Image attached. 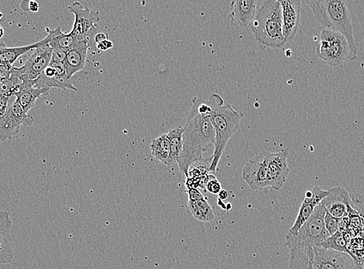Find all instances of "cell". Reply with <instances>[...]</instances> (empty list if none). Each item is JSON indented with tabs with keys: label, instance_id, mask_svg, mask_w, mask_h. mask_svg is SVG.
<instances>
[{
	"label": "cell",
	"instance_id": "6da1fadb",
	"mask_svg": "<svg viewBox=\"0 0 364 269\" xmlns=\"http://www.w3.org/2000/svg\"><path fill=\"white\" fill-rule=\"evenodd\" d=\"M182 135V150L178 161L180 172L186 176L190 167L204 159L203 153L215 146L216 134L206 112L205 100L194 99Z\"/></svg>",
	"mask_w": 364,
	"mask_h": 269
},
{
	"label": "cell",
	"instance_id": "7a4b0ae2",
	"mask_svg": "<svg viewBox=\"0 0 364 269\" xmlns=\"http://www.w3.org/2000/svg\"><path fill=\"white\" fill-rule=\"evenodd\" d=\"M205 104L207 106L206 115L209 116L216 134L215 151L209 168L211 174L214 175L227 143L238 132L244 115L234 110L231 105L225 104L217 93H212L209 100H205Z\"/></svg>",
	"mask_w": 364,
	"mask_h": 269
},
{
	"label": "cell",
	"instance_id": "3957f363",
	"mask_svg": "<svg viewBox=\"0 0 364 269\" xmlns=\"http://www.w3.org/2000/svg\"><path fill=\"white\" fill-rule=\"evenodd\" d=\"M249 26L260 44L272 49H282L287 44L283 35L282 10L279 0H266Z\"/></svg>",
	"mask_w": 364,
	"mask_h": 269
},
{
	"label": "cell",
	"instance_id": "277c9868",
	"mask_svg": "<svg viewBox=\"0 0 364 269\" xmlns=\"http://www.w3.org/2000/svg\"><path fill=\"white\" fill-rule=\"evenodd\" d=\"M326 210L323 204L315 207L310 218L301 227L298 235L294 236L288 232L285 237V244L288 248L295 245H302L312 248H319L330 235L326 230L324 218Z\"/></svg>",
	"mask_w": 364,
	"mask_h": 269
},
{
	"label": "cell",
	"instance_id": "5b68a950",
	"mask_svg": "<svg viewBox=\"0 0 364 269\" xmlns=\"http://www.w3.org/2000/svg\"><path fill=\"white\" fill-rule=\"evenodd\" d=\"M323 2L327 19L330 23L331 31L342 34L347 40L349 46L348 59L351 62L355 61L358 50L347 2L342 0H326Z\"/></svg>",
	"mask_w": 364,
	"mask_h": 269
},
{
	"label": "cell",
	"instance_id": "8992f818",
	"mask_svg": "<svg viewBox=\"0 0 364 269\" xmlns=\"http://www.w3.org/2000/svg\"><path fill=\"white\" fill-rule=\"evenodd\" d=\"M318 57L331 67L339 68L348 59L349 46L343 36L331 30L323 29L317 46Z\"/></svg>",
	"mask_w": 364,
	"mask_h": 269
},
{
	"label": "cell",
	"instance_id": "52a82bcc",
	"mask_svg": "<svg viewBox=\"0 0 364 269\" xmlns=\"http://www.w3.org/2000/svg\"><path fill=\"white\" fill-rule=\"evenodd\" d=\"M8 98V108L0 117V140L2 142L11 140L19 134L22 125L30 127L34 121L33 117L24 112L16 95Z\"/></svg>",
	"mask_w": 364,
	"mask_h": 269
},
{
	"label": "cell",
	"instance_id": "ba28073f",
	"mask_svg": "<svg viewBox=\"0 0 364 269\" xmlns=\"http://www.w3.org/2000/svg\"><path fill=\"white\" fill-rule=\"evenodd\" d=\"M69 10L75 15L74 25L69 33L78 40H90L97 27L96 23L100 21V12L84 8L80 2L73 3Z\"/></svg>",
	"mask_w": 364,
	"mask_h": 269
},
{
	"label": "cell",
	"instance_id": "9c48e42d",
	"mask_svg": "<svg viewBox=\"0 0 364 269\" xmlns=\"http://www.w3.org/2000/svg\"><path fill=\"white\" fill-rule=\"evenodd\" d=\"M268 152L264 151L247 161L242 169V177L252 190L258 191L269 187Z\"/></svg>",
	"mask_w": 364,
	"mask_h": 269
},
{
	"label": "cell",
	"instance_id": "30bf717a",
	"mask_svg": "<svg viewBox=\"0 0 364 269\" xmlns=\"http://www.w3.org/2000/svg\"><path fill=\"white\" fill-rule=\"evenodd\" d=\"M363 265L356 262L348 253L314 248L312 269H363Z\"/></svg>",
	"mask_w": 364,
	"mask_h": 269
},
{
	"label": "cell",
	"instance_id": "8fae6325",
	"mask_svg": "<svg viewBox=\"0 0 364 269\" xmlns=\"http://www.w3.org/2000/svg\"><path fill=\"white\" fill-rule=\"evenodd\" d=\"M328 196L321 202L326 212L338 219H343L351 215L359 214L354 208L349 193L344 189L336 187L328 190Z\"/></svg>",
	"mask_w": 364,
	"mask_h": 269
},
{
	"label": "cell",
	"instance_id": "7c38bea8",
	"mask_svg": "<svg viewBox=\"0 0 364 269\" xmlns=\"http://www.w3.org/2000/svg\"><path fill=\"white\" fill-rule=\"evenodd\" d=\"M52 50L47 44V39L39 41L34 53L27 60L23 67L20 68L21 78L35 80L41 75L52 61Z\"/></svg>",
	"mask_w": 364,
	"mask_h": 269
},
{
	"label": "cell",
	"instance_id": "4fadbf2b",
	"mask_svg": "<svg viewBox=\"0 0 364 269\" xmlns=\"http://www.w3.org/2000/svg\"><path fill=\"white\" fill-rule=\"evenodd\" d=\"M34 87L38 89L58 88L78 91L67 75L63 63L50 62L43 73L34 80Z\"/></svg>",
	"mask_w": 364,
	"mask_h": 269
},
{
	"label": "cell",
	"instance_id": "5bb4252c",
	"mask_svg": "<svg viewBox=\"0 0 364 269\" xmlns=\"http://www.w3.org/2000/svg\"><path fill=\"white\" fill-rule=\"evenodd\" d=\"M288 155L289 151L288 149H283V150L277 152L269 153V187L279 190L286 183L290 172V169L288 165Z\"/></svg>",
	"mask_w": 364,
	"mask_h": 269
},
{
	"label": "cell",
	"instance_id": "9a60e30c",
	"mask_svg": "<svg viewBox=\"0 0 364 269\" xmlns=\"http://www.w3.org/2000/svg\"><path fill=\"white\" fill-rule=\"evenodd\" d=\"M328 190L315 187L311 190L307 191L304 201L302 203L298 216L291 229L288 231L291 235L296 236L298 235L301 227L306 221L310 218L315 207L321 204V202L328 196Z\"/></svg>",
	"mask_w": 364,
	"mask_h": 269
},
{
	"label": "cell",
	"instance_id": "2e32d148",
	"mask_svg": "<svg viewBox=\"0 0 364 269\" xmlns=\"http://www.w3.org/2000/svg\"><path fill=\"white\" fill-rule=\"evenodd\" d=\"M282 10L283 35L286 43H291L296 37L299 27L300 0H279Z\"/></svg>",
	"mask_w": 364,
	"mask_h": 269
},
{
	"label": "cell",
	"instance_id": "e0dca14e",
	"mask_svg": "<svg viewBox=\"0 0 364 269\" xmlns=\"http://www.w3.org/2000/svg\"><path fill=\"white\" fill-rule=\"evenodd\" d=\"M15 258L10 213L0 211V264H9Z\"/></svg>",
	"mask_w": 364,
	"mask_h": 269
},
{
	"label": "cell",
	"instance_id": "ac0fdd59",
	"mask_svg": "<svg viewBox=\"0 0 364 269\" xmlns=\"http://www.w3.org/2000/svg\"><path fill=\"white\" fill-rule=\"evenodd\" d=\"M186 192L189 194L187 201V212L193 218L201 222H210L215 219L216 215L214 209L209 205L205 197L199 192L198 189H187Z\"/></svg>",
	"mask_w": 364,
	"mask_h": 269
},
{
	"label": "cell",
	"instance_id": "d6986e66",
	"mask_svg": "<svg viewBox=\"0 0 364 269\" xmlns=\"http://www.w3.org/2000/svg\"><path fill=\"white\" fill-rule=\"evenodd\" d=\"M89 43L90 40H81L67 52L64 65L69 79L86 65Z\"/></svg>",
	"mask_w": 364,
	"mask_h": 269
},
{
	"label": "cell",
	"instance_id": "ffe728a7",
	"mask_svg": "<svg viewBox=\"0 0 364 269\" xmlns=\"http://www.w3.org/2000/svg\"><path fill=\"white\" fill-rule=\"evenodd\" d=\"M257 5L258 1L255 0H234L230 4L229 22H238L240 27H247L256 14Z\"/></svg>",
	"mask_w": 364,
	"mask_h": 269
},
{
	"label": "cell",
	"instance_id": "44dd1931",
	"mask_svg": "<svg viewBox=\"0 0 364 269\" xmlns=\"http://www.w3.org/2000/svg\"><path fill=\"white\" fill-rule=\"evenodd\" d=\"M22 84L16 93L17 101L19 102L23 110L26 113L34 108L36 100L49 94L50 89H38L34 87V80L21 78Z\"/></svg>",
	"mask_w": 364,
	"mask_h": 269
},
{
	"label": "cell",
	"instance_id": "7402d4cb",
	"mask_svg": "<svg viewBox=\"0 0 364 269\" xmlns=\"http://www.w3.org/2000/svg\"><path fill=\"white\" fill-rule=\"evenodd\" d=\"M288 249L290 250L288 269H312L314 248L295 245Z\"/></svg>",
	"mask_w": 364,
	"mask_h": 269
},
{
	"label": "cell",
	"instance_id": "603a6c76",
	"mask_svg": "<svg viewBox=\"0 0 364 269\" xmlns=\"http://www.w3.org/2000/svg\"><path fill=\"white\" fill-rule=\"evenodd\" d=\"M47 35L45 38L48 45L52 51H62L68 52L80 40H78L70 33H63L60 27L50 30L47 28Z\"/></svg>",
	"mask_w": 364,
	"mask_h": 269
},
{
	"label": "cell",
	"instance_id": "cb8c5ba5",
	"mask_svg": "<svg viewBox=\"0 0 364 269\" xmlns=\"http://www.w3.org/2000/svg\"><path fill=\"white\" fill-rule=\"evenodd\" d=\"M39 43L23 47H9L0 40V64L13 65L18 58L27 52L34 50Z\"/></svg>",
	"mask_w": 364,
	"mask_h": 269
},
{
	"label": "cell",
	"instance_id": "d4e9b609",
	"mask_svg": "<svg viewBox=\"0 0 364 269\" xmlns=\"http://www.w3.org/2000/svg\"><path fill=\"white\" fill-rule=\"evenodd\" d=\"M183 133L184 128L179 127L169 130L166 134L170 145H171V155H170L167 166H172L178 163L182 150V135Z\"/></svg>",
	"mask_w": 364,
	"mask_h": 269
},
{
	"label": "cell",
	"instance_id": "484cf974",
	"mask_svg": "<svg viewBox=\"0 0 364 269\" xmlns=\"http://www.w3.org/2000/svg\"><path fill=\"white\" fill-rule=\"evenodd\" d=\"M150 149L151 153L157 160L168 165L170 155H171V145H170L166 134L155 139L151 143Z\"/></svg>",
	"mask_w": 364,
	"mask_h": 269
},
{
	"label": "cell",
	"instance_id": "4316f807",
	"mask_svg": "<svg viewBox=\"0 0 364 269\" xmlns=\"http://www.w3.org/2000/svg\"><path fill=\"white\" fill-rule=\"evenodd\" d=\"M20 68L14 67L13 73L9 80L0 82V95L10 97L15 95L22 84Z\"/></svg>",
	"mask_w": 364,
	"mask_h": 269
},
{
	"label": "cell",
	"instance_id": "83f0119b",
	"mask_svg": "<svg viewBox=\"0 0 364 269\" xmlns=\"http://www.w3.org/2000/svg\"><path fill=\"white\" fill-rule=\"evenodd\" d=\"M319 248L349 254L348 242L341 231H337L335 235L328 237L323 243L319 245Z\"/></svg>",
	"mask_w": 364,
	"mask_h": 269
},
{
	"label": "cell",
	"instance_id": "f1b7e54d",
	"mask_svg": "<svg viewBox=\"0 0 364 269\" xmlns=\"http://www.w3.org/2000/svg\"><path fill=\"white\" fill-rule=\"evenodd\" d=\"M306 3L308 5V7L312 9L313 14L315 18H317L319 25L323 27V29L330 30L331 25L329 21L327 19L324 2L315 1V0L314 1H310V0H308Z\"/></svg>",
	"mask_w": 364,
	"mask_h": 269
},
{
	"label": "cell",
	"instance_id": "f546056e",
	"mask_svg": "<svg viewBox=\"0 0 364 269\" xmlns=\"http://www.w3.org/2000/svg\"><path fill=\"white\" fill-rule=\"evenodd\" d=\"M341 219H338L332 217L331 214L326 211L324 218V223L326 230L330 236L335 235L339 231V226H341Z\"/></svg>",
	"mask_w": 364,
	"mask_h": 269
},
{
	"label": "cell",
	"instance_id": "4dcf8cb0",
	"mask_svg": "<svg viewBox=\"0 0 364 269\" xmlns=\"http://www.w3.org/2000/svg\"><path fill=\"white\" fill-rule=\"evenodd\" d=\"M222 189V185L215 175L209 174L207 183L205 184V190L211 194L218 195Z\"/></svg>",
	"mask_w": 364,
	"mask_h": 269
},
{
	"label": "cell",
	"instance_id": "1f68e13d",
	"mask_svg": "<svg viewBox=\"0 0 364 269\" xmlns=\"http://www.w3.org/2000/svg\"><path fill=\"white\" fill-rule=\"evenodd\" d=\"M14 69V65L0 64V82L9 80Z\"/></svg>",
	"mask_w": 364,
	"mask_h": 269
},
{
	"label": "cell",
	"instance_id": "d6a6232c",
	"mask_svg": "<svg viewBox=\"0 0 364 269\" xmlns=\"http://www.w3.org/2000/svg\"><path fill=\"white\" fill-rule=\"evenodd\" d=\"M67 56L66 51H52V56L51 62L63 63Z\"/></svg>",
	"mask_w": 364,
	"mask_h": 269
},
{
	"label": "cell",
	"instance_id": "836d02e7",
	"mask_svg": "<svg viewBox=\"0 0 364 269\" xmlns=\"http://www.w3.org/2000/svg\"><path fill=\"white\" fill-rule=\"evenodd\" d=\"M97 49H98L100 51H106L108 50H111L113 47V43L111 40H106L104 41H102V43L96 45Z\"/></svg>",
	"mask_w": 364,
	"mask_h": 269
},
{
	"label": "cell",
	"instance_id": "e575fe53",
	"mask_svg": "<svg viewBox=\"0 0 364 269\" xmlns=\"http://www.w3.org/2000/svg\"><path fill=\"white\" fill-rule=\"evenodd\" d=\"M8 101V97H4L0 95V117H1L4 115L5 110H7Z\"/></svg>",
	"mask_w": 364,
	"mask_h": 269
},
{
	"label": "cell",
	"instance_id": "d590c367",
	"mask_svg": "<svg viewBox=\"0 0 364 269\" xmlns=\"http://www.w3.org/2000/svg\"><path fill=\"white\" fill-rule=\"evenodd\" d=\"M109 40V35L106 33L99 32L94 36V41L96 45H98L102 41Z\"/></svg>",
	"mask_w": 364,
	"mask_h": 269
},
{
	"label": "cell",
	"instance_id": "8d00e7d4",
	"mask_svg": "<svg viewBox=\"0 0 364 269\" xmlns=\"http://www.w3.org/2000/svg\"><path fill=\"white\" fill-rule=\"evenodd\" d=\"M27 11L32 12V13H36L39 10V4L36 1H29Z\"/></svg>",
	"mask_w": 364,
	"mask_h": 269
},
{
	"label": "cell",
	"instance_id": "74e56055",
	"mask_svg": "<svg viewBox=\"0 0 364 269\" xmlns=\"http://www.w3.org/2000/svg\"><path fill=\"white\" fill-rule=\"evenodd\" d=\"M218 200H225L228 198V192L225 189H222L220 192V194H218Z\"/></svg>",
	"mask_w": 364,
	"mask_h": 269
},
{
	"label": "cell",
	"instance_id": "f35d334b",
	"mask_svg": "<svg viewBox=\"0 0 364 269\" xmlns=\"http://www.w3.org/2000/svg\"><path fill=\"white\" fill-rule=\"evenodd\" d=\"M4 34H5L4 29L1 25H0V40H2V38L3 37Z\"/></svg>",
	"mask_w": 364,
	"mask_h": 269
},
{
	"label": "cell",
	"instance_id": "ab89813d",
	"mask_svg": "<svg viewBox=\"0 0 364 269\" xmlns=\"http://www.w3.org/2000/svg\"><path fill=\"white\" fill-rule=\"evenodd\" d=\"M363 264H364V249H363Z\"/></svg>",
	"mask_w": 364,
	"mask_h": 269
},
{
	"label": "cell",
	"instance_id": "60d3db41",
	"mask_svg": "<svg viewBox=\"0 0 364 269\" xmlns=\"http://www.w3.org/2000/svg\"><path fill=\"white\" fill-rule=\"evenodd\" d=\"M2 143V141H1V140H0V143Z\"/></svg>",
	"mask_w": 364,
	"mask_h": 269
},
{
	"label": "cell",
	"instance_id": "b9f144b4",
	"mask_svg": "<svg viewBox=\"0 0 364 269\" xmlns=\"http://www.w3.org/2000/svg\"><path fill=\"white\" fill-rule=\"evenodd\" d=\"M363 269H364V264H363Z\"/></svg>",
	"mask_w": 364,
	"mask_h": 269
}]
</instances>
